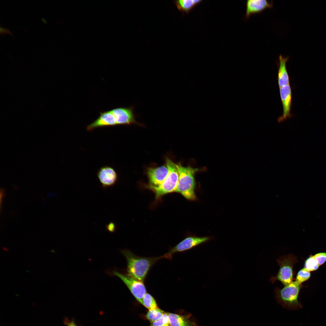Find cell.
Segmentation results:
<instances>
[{"label": "cell", "instance_id": "3957f363", "mask_svg": "<svg viewBox=\"0 0 326 326\" xmlns=\"http://www.w3.org/2000/svg\"><path fill=\"white\" fill-rule=\"evenodd\" d=\"M300 285L295 281L284 286L282 289L276 287L274 290L275 299L280 305L291 310L299 309L302 305L298 300Z\"/></svg>", "mask_w": 326, "mask_h": 326}, {"label": "cell", "instance_id": "52a82bcc", "mask_svg": "<svg viewBox=\"0 0 326 326\" xmlns=\"http://www.w3.org/2000/svg\"><path fill=\"white\" fill-rule=\"evenodd\" d=\"M209 236L198 237L196 236H188L180 241L169 251L161 256L162 258H165L171 260L174 254L184 252L206 243L211 240Z\"/></svg>", "mask_w": 326, "mask_h": 326}, {"label": "cell", "instance_id": "4316f807", "mask_svg": "<svg viewBox=\"0 0 326 326\" xmlns=\"http://www.w3.org/2000/svg\"><path fill=\"white\" fill-rule=\"evenodd\" d=\"M41 20H42V21H43V22H44V23H45V24H46V20H45V19H44V18H42L41 19Z\"/></svg>", "mask_w": 326, "mask_h": 326}, {"label": "cell", "instance_id": "83f0119b", "mask_svg": "<svg viewBox=\"0 0 326 326\" xmlns=\"http://www.w3.org/2000/svg\"><path fill=\"white\" fill-rule=\"evenodd\" d=\"M3 249L6 251H8V249L6 247H3Z\"/></svg>", "mask_w": 326, "mask_h": 326}, {"label": "cell", "instance_id": "2e32d148", "mask_svg": "<svg viewBox=\"0 0 326 326\" xmlns=\"http://www.w3.org/2000/svg\"><path fill=\"white\" fill-rule=\"evenodd\" d=\"M202 1V0H180L175 1L174 3L178 10L183 13H188Z\"/></svg>", "mask_w": 326, "mask_h": 326}, {"label": "cell", "instance_id": "ba28073f", "mask_svg": "<svg viewBox=\"0 0 326 326\" xmlns=\"http://www.w3.org/2000/svg\"><path fill=\"white\" fill-rule=\"evenodd\" d=\"M97 177L104 189L113 186L118 179V175L112 167L105 166L101 167L97 173Z\"/></svg>", "mask_w": 326, "mask_h": 326}, {"label": "cell", "instance_id": "ffe728a7", "mask_svg": "<svg viewBox=\"0 0 326 326\" xmlns=\"http://www.w3.org/2000/svg\"><path fill=\"white\" fill-rule=\"evenodd\" d=\"M319 266L314 256H311L306 260L304 268L309 271H313L317 270Z\"/></svg>", "mask_w": 326, "mask_h": 326}, {"label": "cell", "instance_id": "9c48e42d", "mask_svg": "<svg viewBox=\"0 0 326 326\" xmlns=\"http://www.w3.org/2000/svg\"><path fill=\"white\" fill-rule=\"evenodd\" d=\"M110 111L115 117L117 125H129L136 123L133 107H118Z\"/></svg>", "mask_w": 326, "mask_h": 326}, {"label": "cell", "instance_id": "e0dca14e", "mask_svg": "<svg viewBox=\"0 0 326 326\" xmlns=\"http://www.w3.org/2000/svg\"><path fill=\"white\" fill-rule=\"evenodd\" d=\"M165 312L159 308L149 310L145 315L146 319L151 323L160 319Z\"/></svg>", "mask_w": 326, "mask_h": 326}, {"label": "cell", "instance_id": "603a6c76", "mask_svg": "<svg viewBox=\"0 0 326 326\" xmlns=\"http://www.w3.org/2000/svg\"><path fill=\"white\" fill-rule=\"evenodd\" d=\"M105 227L107 230L110 232L113 233L115 232L116 225L113 222H110L106 225Z\"/></svg>", "mask_w": 326, "mask_h": 326}, {"label": "cell", "instance_id": "8992f818", "mask_svg": "<svg viewBox=\"0 0 326 326\" xmlns=\"http://www.w3.org/2000/svg\"><path fill=\"white\" fill-rule=\"evenodd\" d=\"M113 273L123 281L136 299L142 304L143 298L147 293L143 281L137 279L127 273H123L114 271Z\"/></svg>", "mask_w": 326, "mask_h": 326}, {"label": "cell", "instance_id": "7a4b0ae2", "mask_svg": "<svg viewBox=\"0 0 326 326\" xmlns=\"http://www.w3.org/2000/svg\"><path fill=\"white\" fill-rule=\"evenodd\" d=\"M176 165L179 174V180L175 192L180 193L188 200H196L194 176L198 171V169L189 166H183L180 164Z\"/></svg>", "mask_w": 326, "mask_h": 326}, {"label": "cell", "instance_id": "d4e9b609", "mask_svg": "<svg viewBox=\"0 0 326 326\" xmlns=\"http://www.w3.org/2000/svg\"><path fill=\"white\" fill-rule=\"evenodd\" d=\"M5 195V191L3 189H1L0 190V203H2V201L4 196Z\"/></svg>", "mask_w": 326, "mask_h": 326}, {"label": "cell", "instance_id": "5bb4252c", "mask_svg": "<svg viewBox=\"0 0 326 326\" xmlns=\"http://www.w3.org/2000/svg\"><path fill=\"white\" fill-rule=\"evenodd\" d=\"M273 5L272 2L267 0H248L246 2V17H248L251 14L260 12Z\"/></svg>", "mask_w": 326, "mask_h": 326}, {"label": "cell", "instance_id": "7402d4cb", "mask_svg": "<svg viewBox=\"0 0 326 326\" xmlns=\"http://www.w3.org/2000/svg\"><path fill=\"white\" fill-rule=\"evenodd\" d=\"M313 256L320 266L326 261V252L318 253Z\"/></svg>", "mask_w": 326, "mask_h": 326}, {"label": "cell", "instance_id": "277c9868", "mask_svg": "<svg viewBox=\"0 0 326 326\" xmlns=\"http://www.w3.org/2000/svg\"><path fill=\"white\" fill-rule=\"evenodd\" d=\"M166 165L168 169L169 172L164 181L157 186H148V188L154 193L157 200L165 195L175 192L177 185L179 174L177 165L167 158Z\"/></svg>", "mask_w": 326, "mask_h": 326}, {"label": "cell", "instance_id": "4fadbf2b", "mask_svg": "<svg viewBox=\"0 0 326 326\" xmlns=\"http://www.w3.org/2000/svg\"><path fill=\"white\" fill-rule=\"evenodd\" d=\"M171 326H198L192 319V315L189 313L180 315L168 312Z\"/></svg>", "mask_w": 326, "mask_h": 326}, {"label": "cell", "instance_id": "9a60e30c", "mask_svg": "<svg viewBox=\"0 0 326 326\" xmlns=\"http://www.w3.org/2000/svg\"><path fill=\"white\" fill-rule=\"evenodd\" d=\"M288 59V56L284 57L281 55L279 56L278 80L279 88L289 84V76L286 67V62Z\"/></svg>", "mask_w": 326, "mask_h": 326}, {"label": "cell", "instance_id": "30bf717a", "mask_svg": "<svg viewBox=\"0 0 326 326\" xmlns=\"http://www.w3.org/2000/svg\"><path fill=\"white\" fill-rule=\"evenodd\" d=\"M280 92L283 107V115L278 119V122H282L291 116L290 109L292 93L289 84L280 88Z\"/></svg>", "mask_w": 326, "mask_h": 326}, {"label": "cell", "instance_id": "7c38bea8", "mask_svg": "<svg viewBox=\"0 0 326 326\" xmlns=\"http://www.w3.org/2000/svg\"><path fill=\"white\" fill-rule=\"evenodd\" d=\"M117 125L115 117L110 110L100 112L99 117L87 126V130L90 132L97 128Z\"/></svg>", "mask_w": 326, "mask_h": 326}, {"label": "cell", "instance_id": "8fae6325", "mask_svg": "<svg viewBox=\"0 0 326 326\" xmlns=\"http://www.w3.org/2000/svg\"><path fill=\"white\" fill-rule=\"evenodd\" d=\"M168 172V169L166 165L149 168L147 174L149 185L157 186L160 184L166 177Z\"/></svg>", "mask_w": 326, "mask_h": 326}, {"label": "cell", "instance_id": "484cf974", "mask_svg": "<svg viewBox=\"0 0 326 326\" xmlns=\"http://www.w3.org/2000/svg\"><path fill=\"white\" fill-rule=\"evenodd\" d=\"M68 326H76L73 321H72L69 323Z\"/></svg>", "mask_w": 326, "mask_h": 326}, {"label": "cell", "instance_id": "ac0fdd59", "mask_svg": "<svg viewBox=\"0 0 326 326\" xmlns=\"http://www.w3.org/2000/svg\"><path fill=\"white\" fill-rule=\"evenodd\" d=\"M142 305L149 310L158 308L154 298L150 294L147 292L143 298Z\"/></svg>", "mask_w": 326, "mask_h": 326}, {"label": "cell", "instance_id": "6da1fadb", "mask_svg": "<svg viewBox=\"0 0 326 326\" xmlns=\"http://www.w3.org/2000/svg\"><path fill=\"white\" fill-rule=\"evenodd\" d=\"M127 261V273L137 279L143 281L152 267L159 260L157 257H145L137 256L127 249L121 251Z\"/></svg>", "mask_w": 326, "mask_h": 326}, {"label": "cell", "instance_id": "cb8c5ba5", "mask_svg": "<svg viewBox=\"0 0 326 326\" xmlns=\"http://www.w3.org/2000/svg\"><path fill=\"white\" fill-rule=\"evenodd\" d=\"M0 32L1 34H3L4 33L8 34H11V32L8 29L2 27H0Z\"/></svg>", "mask_w": 326, "mask_h": 326}, {"label": "cell", "instance_id": "5b68a950", "mask_svg": "<svg viewBox=\"0 0 326 326\" xmlns=\"http://www.w3.org/2000/svg\"><path fill=\"white\" fill-rule=\"evenodd\" d=\"M297 260L296 257L291 254L282 256L277 259L280 269L277 275L270 279L271 282L273 283L277 280L284 286L291 283L293 276L292 267Z\"/></svg>", "mask_w": 326, "mask_h": 326}, {"label": "cell", "instance_id": "44dd1931", "mask_svg": "<svg viewBox=\"0 0 326 326\" xmlns=\"http://www.w3.org/2000/svg\"><path fill=\"white\" fill-rule=\"evenodd\" d=\"M150 326H171L168 312H165L161 318L158 320L151 323Z\"/></svg>", "mask_w": 326, "mask_h": 326}, {"label": "cell", "instance_id": "d6986e66", "mask_svg": "<svg viewBox=\"0 0 326 326\" xmlns=\"http://www.w3.org/2000/svg\"><path fill=\"white\" fill-rule=\"evenodd\" d=\"M310 276V271L305 268L301 269L298 273L295 282L299 285L308 280Z\"/></svg>", "mask_w": 326, "mask_h": 326}]
</instances>
